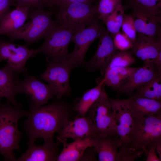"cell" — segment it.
Listing matches in <instances>:
<instances>
[{
	"label": "cell",
	"mask_w": 161,
	"mask_h": 161,
	"mask_svg": "<svg viewBox=\"0 0 161 161\" xmlns=\"http://www.w3.org/2000/svg\"><path fill=\"white\" fill-rule=\"evenodd\" d=\"M28 103L29 114L21 124L27 135L28 145L39 138H53L54 134L69 120L70 110L63 102L56 101L40 106Z\"/></svg>",
	"instance_id": "1"
},
{
	"label": "cell",
	"mask_w": 161,
	"mask_h": 161,
	"mask_svg": "<svg viewBox=\"0 0 161 161\" xmlns=\"http://www.w3.org/2000/svg\"><path fill=\"white\" fill-rule=\"evenodd\" d=\"M1 99L0 98V154L5 161H16L13 151L16 149L21 151L19 144L23 134L18 129V121L21 118L27 116L29 112L23 109L22 106H13L7 100L2 103Z\"/></svg>",
	"instance_id": "2"
},
{
	"label": "cell",
	"mask_w": 161,
	"mask_h": 161,
	"mask_svg": "<svg viewBox=\"0 0 161 161\" xmlns=\"http://www.w3.org/2000/svg\"><path fill=\"white\" fill-rule=\"evenodd\" d=\"M54 13L53 11L30 7L28 17L30 20L16 31L8 35L9 41L13 42L17 40H24L29 47L41 39L45 38L56 24L52 18Z\"/></svg>",
	"instance_id": "3"
},
{
	"label": "cell",
	"mask_w": 161,
	"mask_h": 161,
	"mask_svg": "<svg viewBox=\"0 0 161 161\" xmlns=\"http://www.w3.org/2000/svg\"><path fill=\"white\" fill-rule=\"evenodd\" d=\"M55 16L56 25L75 33L85 28L97 18L96 5L83 3H72L57 8Z\"/></svg>",
	"instance_id": "4"
},
{
	"label": "cell",
	"mask_w": 161,
	"mask_h": 161,
	"mask_svg": "<svg viewBox=\"0 0 161 161\" xmlns=\"http://www.w3.org/2000/svg\"><path fill=\"white\" fill-rule=\"evenodd\" d=\"M104 84L101 94L92 105L86 115L92 121L97 137H113L117 135L111 104Z\"/></svg>",
	"instance_id": "5"
},
{
	"label": "cell",
	"mask_w": 161,
	"mask_h": 161,
	"mask_svg": "<svg viewBox=\"0 0 161 161\" xmlns=\"http://www.w3.org/2000/svg\"><path fill=\"white\" fill-rule=\"evenodd\" d=\"M161 138V114L134 117V125L128 137L130 147L141 148L146 154L147 147Z\"/></svg>",
	"instance_id": "6"
},
{
	"label": "cell",
	"mask_w": 161,
	"mask_h": 161,
	"mask_svg": "<svg viewBox=\"0 0 161 161\" xmlns=\"http://www.w3.org/2000/svg\"><path fill=\"white\" fill-rule=\"evenodd\" d=\"M74 33L70 29L56 24L43 44L33 49L35 56L42 53L50 60L69 61L70 54L68 52V47Z\"/></svg>",
	"instance_id": "7"
},
{
	"label": "cell",
	"mask_w": 161,
	"mask_h": 161,
	"mask_svg": "<svg viewBox=\"0 0 161 161\" xmlns=\"http://www.w3.org/2000/svg\"><path fill=\"white\" fill-rule=\"evenodd\" d=\"M46 60L47 64L46 69L36 76L47 83L52 89L57 99L69 96L71 91L70 75L73 68L68 61H52L47 58Z\"/></svg>",
	"instance_id": "8"
},
{
	"label": "cell",
	"mask_w": 161,
	"mask_h": 161,
	"mask_svg": "<svg viewBox=\"0 0 161 161\" xmlns=\"http://www.w3.org/2000/svg\"><path fill=\"white\" fill-rule=\"evenodd\" d=\"M97 18L85 28L73 34L72 40L75 44L73 52L70 53L69 61L73 68L82 65L86 54L89 47L100 37L106 29Z\"/></svg>",
	"instance_id": "9"
},
{
	"label": "cell",
	"mask_w": 161,
	"mask_h": 161,
	"mask_svg": "<svg viewBox=\"0 0 161 161\" xmlns=\"http://www.w3.org/2000/svg\"><path fill=\"white\" fill-rule=\"evenodd\" d=\"M15 82L18 94L26 95L30 97L28 101L36 106L47 103L54 95L50 86L41 81L36 76L25 75L22 80L18 77Z\"/></svg>",
	"instance_id": "10"
},
{
	"label": "cell",
	"mask_w": 161,
	"mask_h": 161,
	"mask_svg": "<svg viewBox=\"0 0 161 161\" xmlns=\"http://www.w3.org/2000/svg\"><path fill=\"white\" fill-rule=\"evenodd\" d=\"M109 98L116 125L117 132L121 141L120 146L129 148L130 147L128 137L133 126L134 117L128 100Z\"/></svg>",
	"instance_id": "11"
},
{
	"label": "cell",
	"mask_w": 161,
	"mask_h": 161,
	"mask_svg": "<svg viewBox=\"0 0 161 161\" xmlns=\"http://www.w3.org/2000/svg\"><path fill=\"white\" fill-rule=\"evenodd\" d=\"M35 56L33 49H29L25 44H15L0 38V62L6 60L18 73L27 71V61Z\"/></svg>",
	"instance_id": "12"
},
{
	"label": "cell",
	"mask_w": 161,
	"mask_h": 161,
	"mask_svg": "<svg viewBox=\"0 0 161 161\" xmlns=\"http://www.w3.org/2000/svg\"><path fill=\"white\" fill-rule=\"evenodd\" d=\"M99 43L97 51L92 58L82 64L88 71L99 69L103 77L105 71L112 58L118 51L115 48L113 38L105 29L99 38Z\"/></svg>",
	"instance_id": "13"
},
{
	"label": "cell",
	"mask_w": 161,
	"mask_h": 161,
	"mask_svg": "<svg viewBox=\"0 0 161 161\" xmlns=\"http://www.w3.org/2000/svg\"><path fill=\"white\" fill-rule=\"evenodd\" d=\"M57 133L58 135L56 138L60 143L66 141L68 138L74 140L79 139L95 138L97 136L92 121L86 116L68 121Z\"/></svg>",
	"instance_id": "14"
},
{
	"label": "cell",
	"mask_w": 161,
	"mask_h": 161,
	"mask_svg": "<svg viewBox=\"0 0 161 161\" xmlns=\"http://www.w3.org/2000/svg\"><path fill=\"white\" fill-rule=\"evenodd\" d=\"M44 140L43 144L28 145L27 151L16 161H56L59 154L58 145L53 138Z\"/></svg>",
	"instance_id": "15"
},
{
	"label": "cell",
	"mask_w": 161,
	"mask_h": 161,
	"mask_svg": "<svg viewBox=\"0 0 161 161\" xmlns=\"http://www.w3.org/2000/svg\"><path fill=\"white\" fill-rule=\"evenodd\" d=\"M131 49L132 53L144 64L153 63L161 50V38L154 39L138 33Z\"/></svg>",
	"instance_id": "16"
},
{
	"label": "cell",
	"mask_w": 161,
	"mask_h": 161,
	"mask_svg": "<svg viewBox=\"0 0 161 161\" xmlns=\"http://www.w3.org/2000/svg\"><path fill=\"white\" fill-rule=\"evenodd\" d=\"M161 75L153 63L138 67L129 80L118 89L121 93L129 94L159 76Z\"/></svg>",
	"instance_id": "17"
},
{
	"label": "cell",
	"mask_w": 161,
	"mask_h": 161,
	"mask_svg": "<svg viewBox=\"0 0 161 161\" xmlns=\"http://www.w3.org/2000/svg\"><path fill=\"white\" fill-rule=\"evenodd\" d=\"M13 67L7 63L5 65L0 69V98L5 97L13 106H19L21 104L16 101L18 94L15 80L19 75Z\"/></svg>",
	"instance_id": "18"
},
{
	"label": "cell",
	"mask_w": 161,
	"mask_h": 161,
	"mask_svg": "<svg viewBox=\"0 0 161 161\" xmlns=\"http://www.w3.org/2000/svg\"><path fill=\"white\" fill-rule=\"evenodd\" d=\"M137 32L154 39L161 38V16L132 12Z\"/></svg>",
	"instance_id": "19"
},
{
	"label": "cell",
	"mask_w": 161,
	"mask_h": 161,
	"mask_svg": "<svg viewBox=\"0 0 161 161\" xmlns=\"http://www.w3.org/2000/svg\"><path fill=\"white\" fill-rule=\"evenodd\" d=\"M96 139H79L70 143L66 141L62 142L63 148L59 153L57 161H75L80 160L86 150L89 148L94 147Z\"/></svg>",
	"instance_id": "20"
},
{
	"label": "cell",
	"mask_w": 161,
	"mask_h": 161,
	"mask_svg": "<svg viewBox=\"0 0 161 161\" xmlns=\"http://www.w3.org/2000/svg\"><path fill=\"white\" fill-rule=\"evenodd\" d=\"M94 147L98 154L100 161H120L118 149L121 145L118 135L113 137L95 138Z\"/></svg>",
	"instance_id": "21"
},
{
	"label": "cell",
	"mask_w": 161,
	"mask_h": 161,
	"mask_svg": "<svg viewBox=\"0 0 161 161\" xmlns=\"http://www.w3.org/2000/svg\"><path fill=\"white\" fill-rule=\"evenodd\" d=\"M127 100L134 117L161 114V100L133 96Z\"/></svg>",
	"instance_id": "22"
},
{
	"label": "cell",
	"mask_w": 161,
	"mask_h": 161,
	"mask_svg": "<svg viewBox=\"0 0 161 161\" xmlns=\"http://www.w3.org/2000/svg\"><path fill=\"white\" fill-rule=\"evenodd\" d=\"M29 8L17 6L11 10L0 24V35L7 36L21 28L28 18Z\"/></svg>",
	"instance_id": "23"
},
{
	"label": "cell",
	"mask_w": 161,
	"mask_h": 161,
	"mask_svg": "<svg viewBox=\"0 0 161 161\" xmlns=\"http://www.w3.org/2000/svg\"><path fill=\"white\" fill-rule=\"evenodd\" d=\"M138 67H116L105 71L103 78H105L104 84L117 89L125 83Z\"/></svg>",
	"instance_id": "24"
},
{
	"label": "cell",
	"mask_w": 161,
	"mask_h": 161,
	"mask_svg": "<svg viewBox=\"0 0 161 161\" xmlns=\"http://www.w3.org/2000/svg\"><path fill=\"white\" fill-rule=\"evenodd\" d=\"M125 10L154 16H161V0H123Z\"/></svg>",
	"instance_id": "25"
},
{
	"label": "cell",
	"mask_w": 161,
	"mask_h": 161,
	"mask_svg": "<svg viewBox=\"0 0 161 161\" xmlns=\"http://www.w3.org/2000/svg\"><path fill=\"white\" fill-rule=\"evenodd\" d=\"M105 81L103 78L96 86L86 91L74 107L73 109L78 112L81 117L86 116L89 108L100 96Z\"/></svg>",
	"instance_id": "26"
},
{
	"label": "cell",
	"mask_w": 161,
	"mask_h": 161,
	"mask_svg": "<svg viewBox=\"0 0 161 161\" xmlns=\"http://www.w3.org/2000/svg\"><path fill=\"white\" fill-rule=\"evenodd\" d=\"M137 90L132 96L161 100V75L142 85Z\"/></svg>",
	"instance_id": "27"
},
{
	"label": "cell",
	"mask_w": 161,
	"mask_h": 161,
	"mask_svg": "<svg viewBox=\"0 0 161 161\" xmlns=\"http://www.w3.org/2000/svg\"><path fill=\"white\" fill-rule=\"evenodd\" d=\"M125 10L123 4H120L106 18L103 22L112 38L120 32L125 15Z\"/></svg>",
	"instance_id": "28"
},
{
	"label": "cell",
	"mask_w": 161,
	"mask_h": 161,
	"mask_svg": "<svg viewBox=\"0 0 161 161\" xmlns=\"http://www.w3.org/2000/svg\"><path fill=\"white\" fill-rule=\"evenodd\" d=\"M136 62V59L131 52L127 50L118 51L112 58L105 72L114 67H129Z\"/></svg>",
	"instance_id": "29"
},
{
	"label": "cell",
	"mask_w": 161,
	"mask_h": 161,
	"mask_svg": "<svg viewBox=\"0 0 161 161\" xmlns=\"http://www.w3.org/2000/svg\"><path fill=\"white\" fill-rule=\"evenodd\" d=\"M96 6L97 17L103 22L106 18L112 13L123 0H98Z\"/></svg>",
	"instance_id": "30"
},
{
	"label": "cell",
	"mask_w": 161,
	"mask_h": 161,
	"mask_svg": "<svg viewBox=\"0 0 161 161\" xmlns=\"http://www.w3.org/2000/svg\"><path fill=\"white\" fill-rule=\"evenodd\" d=\"M123 33L131 41L133 45L137 40V31L134 25V18L132 13L125 14L121 27Z\"/></svg>",
	"instance_id": "31"
},
{
	"label": "cell",
	"mask_w": 161,
	"mask_h": 161,
	"mask_svg": "<svg viewBox=\"0 0 161 161\" xmlns=\"http://www.w3.org/2000/svg\"><path fill=\"white\" fill-rule=\"evenodd\" d=\"M114 46L119 51H127L131 49L133 44L131 41L124 33L120 32L116 34L113 37Z\"/></svg>",
	"instance_id": "32"
},
{
	"label": "cell",
	"mask_w": 161,
	"mask_h": 161,
	"mask_svg": "<svg viewBox=\"0 0 161 161\" xmlns=\"http://www.w3.org/2000/svg\"><path fill=\"white\" fill-rule=\"evenodd\" d=\"M119 149L120 161H134L136 158L141 157L144 152L141 148L133 150L120 146Z\"/></svg>",
	"instance_id": "33"
},
{
	"label": "cell",
	"mask_w": 161,
	"mask_h": 161,
	"mask_svg": "<svg viewBox=\"0 0 161 161\" xmlns=\"http://www.w3.org/2000/svg\"><path fill=\"white\" fill-rule=\"evenodd\" d=\"M12 6H18L16 0H0V24L10 11Z\"/></svg>",
	"instance_id": "34"
},
{
	"label": "cell",
	"mask_w": 161,
	"mask_h": 161,
	"mask_svg": "<svg viewBox=\"0 0 161 161\" xmlns=\"http://www.w3.org/2000/svg\"><path fill=\"white\" fill-rule=\"evenodd\" d=\"M18 6L43 8L46 6V0H16ZM44 9V8H43Z\"/></svg>",
	"instance_id": "35"
},
{
	"label": "cell",
	"mask_w": 161,
	"mask_h": 161,
	"mask_svg": "<svg viewBox=\"0 0 161 161\" xmlns=\"http://www.w3.org/2000/svg\"><path fill=\"white\" fill-rule=\"evenodd\" d=\"M158 139L151 143L147 146L149 148V151H148L146 154L147 157L146 160V161H161L159 158L157 157L156 153V145Z\"/></svg>",
	"instance_id": "36"
},
{
	"label": "cell",
	"mask_w": 161,
	"mask_h": 161,
	"mask_svg": "<svg viewBox=\"0 0 161 161\" xmlns=\"http://www.w3.org/2000/svg\"><path fill=\"white\" fill-rule=\"evenodd\" d=\"M98 0H61L56 8H61L68 4L74 3H83L93 4V2Z\"/></svg>",
	"instance_id": "37"
},
{
	"label": "cell",
	"mask_w": 161,
	"mask_h": 161,
	"mask_svg": "<svg viewBox=\"0 0 161 161\" xmlns=\"http://www.w3.org/2000/svg\"><path fill=\"white\" fill-rule=\"evenodd\" d=\"M153 63L159 72L161 74V50L159 52Z\"/></svg>",
	"instance_id": "38"
},
{
	"label": "cell",
	"mask_w": 161,
	"mask_h": 161,
	"mask_svg": "<svg viewBox=\"0 0 161 161\" xmlns=\"http://www.w3.org/2000/svg\"><path fill=\"white\" fill-rule=\"evenodd\" d=\"M61 0H46V6L53 9L56 8Z\"/></svg>",
	"instance_id": "39"
},
{
	"label": "cell",
	"mask_w": 161,
	"mask_h": 161,
	"mask_svg": "<svg viewBox=\"0 0 161 161\" xmlns=\"http://www.w3.org/2000/svg\"><path fill=\"white\" fill-rule=\"evenodd\" d=\"M156 150L159 155V158L161 160V138L158 139L156 145Z\"/></svg>",
	"instance_id": "40"
}]
</instances>
